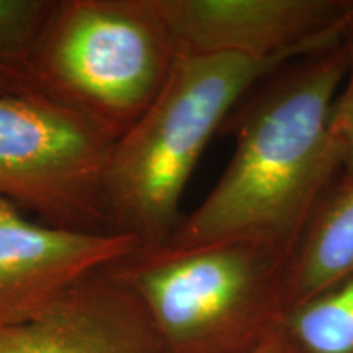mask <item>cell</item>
I'll return each mask as SVG.
<instances>
[{
    "mask_svg": "<svg viewBox=\"0 0 353 353\" xmlns=\"http://www.w3.org/2000/svg\"><path fill=\"white\" fill-rule=\"evenodd\" d=\"M345 76L341 41L260 81L224 121L236 138L226 170L165 245L252 241L291 260L341 174L330 120Z\"/></svg>",
    "mask_w": 353,
    "mask_h": 353,
    "instance_id": "6da1fadb",
    "label": "cell"
},
{
    "mask_svg": "<svg viewBox=\"0 0 353 353\" xmlns=\"http://www.w3.org/2000/svg\"><path fill=\"white\" fill-rule=\"evenodd\" d=\"M298 57L180 54L157 100L110 149V231L132 236L141 249L165 245L182 223L180 201L211 138L260 81Z\"/></svg>",
    "mask_w": 353,
    "mask_h": 353,
    "instance_id": "7a4b0ae2",
    "label": "cell"
},
{
    "mask_svg": "<svg viewBox=\"0 0 353 353\" xmlns=\"http://www.w3.org/2000/svg\"><path fill=\"white\" fill-rule=\"evenodd\" d=\"M290 259L252 241L138 249L108 267L165 353H250L283 325Z\"/></svg>",
    "mask_w": 353,
    "mask_h": 353,
    "instance_id": "3957f363",
    "label": "cell"
},
{
    "mask_svg": "<svg viewBox=\"0 0 353 353\" xmlns=\"http://www.w3.org/2000/svg\"><path fill=\"white\" fill-rule=\"evenodd\" d=\"M179 56L157 0H56L34 52V94L114 143L157 100Z\"/></svg>",
    "mask_w": 353,
    "mask_h": 353,
    "instance_id": "277c9868",
    "label": "cell"
},
{
    "mask_svg": "<svg viewBox=\"0 0 353 353\" xmlns=\"http://www.w3.org/2000/svg\"><path fill=\"white\" fill-rule=\"evenodd\" d=\"M112 145L56 101L0 97V200L50 226L113 232L103 205Z\"/></svg>",
    "mask_w": 353,
    "mask_h": 353,
    "instance_id": "5b68a950",
    "label": "cell"
},
{
    "mask_svg": "<svg viewBox=\"0 0 353 353\" xmlns=\"http://www.w3.org/2000/svg\"><path fill=\"white\" fill-rule=\"evenodd\" d=\"M179 54L255 59L337 46L353 0H157Z\"/></svg>",
    "mask_w": 353,
    "mask_h": 353,
    "instance_id": "8992f818",
    "label": "cell"
},
{
    "mask_svg": "<svg viewBox=\"0 0 353 353\" xmlns=\"http://www.w3.org/2000/svg\"><path fill=\"white\" fill-rule=\"evenodd\" d=\"M138 249L128 234L50 226L0 200V329L30 319L69 286Z\"/></svg>",
    "mask_w": 353,
    "mask_h": 353,
    "instance_id": "52a82bcc",
    "label": "cell"
},
{
    "mask_svg": "<svg viewBox=\"0 0 353 353\" xmlns=\"http://www.w3.org/2000/svg\"><path fill=\"white\" fill-rule=\"evenodd\" d=\"M0 353H165L143 304L108 268L0 329Z\"/></svg>",
    "mask_w": 353,
    "mask_h": 353,
    "instance_id": "ba28073f",
    "label": "cell"
},
{
    "mask_svg": "<svg viewBox=\"0 0 353 353\" xmlns=\"http://www.w3.org/2000/svg\"><path fill=\"white\" fill-rule=\"evenodd\" d=\"M353 275V182L335 185L286 270V311Z\"/></svg>",
    "mask_w": 353,
    "mask_h": 353,
    "instance_id": "9c48e42d",
    "label": "cell"
},
{
    "mask_svg": "<svg viewBox=\"0 0 353 353\" xmlns=\"http://www.w3.org/2000/svg\"><path fill=\"white\" fill-rule=\"evenodd\" d=\"M296 353H353V275L286 311Z\"/></svg>",
    "mask_w": 353,
    "mask_h": 353,
    "instance_id": "30bf717a",
    "label": "cell"
},
{
    "mask_svg": "<svg viewBox=\"0 0 353 353\" xmlns=\"http://www.w3.org/2000/svg\"><path fill=\"white\" fill-rule=\"evenodd\" d=\"M56 0H0V97L37 95L33 61Z\"/></svg>",
    "mask_w": 353,
    "mask_h": 353,
    "instance_id": "8fae6325",
    "label": "cell"
},
{
    "mask_svg": "<svg viewBox=\"0 0 353 353\" xmlns=\"http://www.w3.org/2000/svg\"><path fill=\"white\" fill-rule=\"evenodd\" d=\"M342 48L347 56V76L330 120V134L341 159V174L335 185L353 182V21L343 28Z\"/></svg>",
    "mask_w": 353,
    "mask_h": 353,
    "instance_id": "7c38bea8",
    "label": "cell"
},
{
    "mask_svg": "<svg viewBox=\"0 0 353 353\" xmlns=\"http://www.w3.org/2000/svg\"><path fill=\"white\" fill-rule=\"evenodd\" d=\"M250 353H296V350L291 345L290 339L286 337L285 334L283 325H281V327L278 329L275 334H272L262 345L257 347Z\"/></svg>",
    "mask_w": 353,
    "mask_h": 353,
    "instance_id": "4fadbf2b",
    "label": "cell"
}]
</instances>
